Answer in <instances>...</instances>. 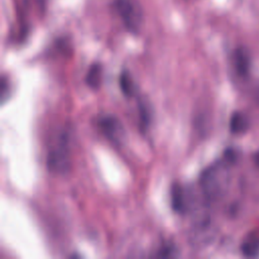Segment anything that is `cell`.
<instances>
[{"mask_svg":"<svg viewBox=\"0 0 259 259\" xmlns=\"http://www.w3.org/2000/svg\"><path fill=\"white\" fill-rule=\"evenodd\" d=\"M229 163V160L218 161L201 172L199 186L206 201H219L227 195L231 185V170Z\"/></svg>","mask_w":259,"mask_h":259,"instance_id":"cell-1","label":"cell"},{"mask_svg":"<svg viewBox=\"0 0 259 259\" xmlns=\"http://www.w3.org/2000/svg\"><path fill=\"white\" fill-rule=\"evenodd\" d=\"M114 7L124 26L131 32L137 33L143 23V8L138 0H115Z\"/></svg>","mask_w":259,"mask_h":259,"instance_id":"cell-2","label":"cell"},{"mask_svg":"<svg viewBox=\"0 0 259 259\" xmlns=\"http://www.w3.org/2000/svg\"><path fill=\"white\" fill-rule=\"evenodd\" d=\"M47 164L49 170L64 174L71 167V157H70V147H69V139L66 133H63L58 141V144L55 148H53L49 154L47 159Z\"/></svg>","mask_w":259,"mask_h":259,"instance_id":"cell-3","label":"cell"},{"mask_svg":"<svg viewBox=\"0 0 259 259\" xmlns=\"http://www.w3.org/2000/svg\"><path fill=\"white\" fill-rule=\"evenodd\" d=\"M98 125L104 136L114 144H121L125 139V130L122 122L114 115L105 114L98 119Z\"/></svg>","mask_w":259,"mask_h":259,"instance_id":"cell-4","label":"cell"},{"mask_svg":"<svg viewBox=\"0 0 259 259\" xmlns=\"http://www.w3.org/2000/svg\"><path fill=\"white\" fill-rule=\"evenodd\" d=\"M187 192L182 185L176 183L171 187V206L178 213H184L188 209Z\"/></svg>","mask_w":259,"mask_h":259,"instance_id":"cell-5","label":"cell"},{"mask_svg":"<svg viewBox=\"0 0 259 259\" xmlns=\"http://www.w3.org/2000/svg\"><path fill=\"white\" fill-rule=\"evenodd\" d=\"M233 63H234V68L236 73L240 77H247L249 72H250V56L248 52L243 49L239 48L235 51L234 56H233Z\"/></svg>","mask_w":259,"mask_h":259,"instance_id":"cell-6","label":"cell"},{"mask_svg":"<svg viewBox=\"0 0 259 259\" xmlns=\"http://www.w3.org/2000/svg\"><path fill=\"white\" fill-rule=\"evenodd\" d=\"M241 251L245 257L254 258L259 255V236L256 234H249L243 240Z\"/></svg>","mask_w":259,"mask_h":259,"instance_id":"cell-7","label":"cell"},{"mask_svg":"<svg viewBox=\"0 0 259 259\" xmlns=\"http://www.w3.org/2000/svg\"><path fill=\"white\" fill-rule=\"evenodd\" d=\"M102 73H103V68L101 64L99 63L92 64L88 69V72L85 77L86 84L91 89H98L102 82Z\"/></svg>","mask_w":259,"mask_h":259,"instance_id":"cell-8","label":"cell"},{"mask_svg":"<svg viewBox=\"0 0 259 259\" xmlns=\"http://www.w3.org/2000/svg\"><path fill=\"white\" fill-rule=\"evenodd\" d=\"M249 125L248 118L241 112H235L230 119V130L233 134H243Z\"/></svg>","mask_w":259,"mask_h":259,"instance_id":"cell-9","label":"cell"},{"mask_svg":"<svg viewBox=\"0 0 259 259\" xmlns=\"http://www.w3.org/2000/svg\"><path fill=\"white\" fill-rule=\"evenodd\" d=\"M119 86L122 93L127 96L132 97L137 92V86L131 76V74L127 71H122L119 76Z\"/></svg>","mask_w":259,"mask_h":259,"instance_id":"cell-10","label":"cell"},{"mask_svg":"<svg viewBox=\"0 0 259 259\" xmlns=\"http://www.w3.org/2000/svg\"><path fill=\"white\" fill-rule=\"evenodd\" d=\"M139 112H140V126L143 131L147 130L151 121V112L148 104L144 101L139 103Z\"/></svg>","mask_w":259,"mask_h":259,"instance_id":"cell-11","label":"cell"},{"mask_svg":"<svg viewBox=\"0 0 259 259\" xmlns=\"http://www.w3.org/2000/svg\"><path fill=\"white\" fill-rule=\"evenodd\" d=\"M157 257H176L177 256V248L173 244L164 245L161 247L157 254Z\"/></svg>","mask_w":259,"mask_h":259,"instance_id":"cell-12","label":"cell"},{"mask_svg":"<svg viewBox=\"0 0 259 259\" xmlns=\"http://www.w3.org/2000/svg\"><path fill=\"white\" fill-rule=\"evenodd\" d=\"M1 103L3 104L5 102V100L8 98L9 96V92H10V86H9V82L8 80L5 78V76H2L1 78Z\"/></svg>","mask_w":259,"mask_h":259,"instance_id":"cell-13","label":"cell"},{"mask_svg":"<svg viewBox=\"0 0 259 259\" xmlns=\"http://www.w3.org/2000/svg\"><path fill=\"white\" fill-rule=\"evenodd\" d=\"M254 161H255V164L256 166L259 168V151H257L254 155Z\"/></svg>","mask_w":259,"mask_h":259,"instance_id":"cell-14","label":"cell"}]
</instances>
